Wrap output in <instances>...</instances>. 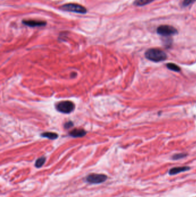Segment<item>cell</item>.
I'll use <instances>...</instances> for the list:
<instances>
[{
  "mask_svg": "<svg viewBox=\"0 0 196 197\" xmlns=\"http://www.w3.org/2000/svg\"><path fill=\"white\" fill-rule=\"evenodd\" d=\"M145 56L147 59L151 61L158 62L164 61L167 59V54L164 52L159 48H150L145 53Z\"/></svg>",
  "mask_w": 196,
  "mask_h": 197,
  "instance_id": "cell-1",
  "label": "cell"
},
{
  "mask_svg": "<svg viewBox=\"0 0 196 197\" xmlns=\"http://www.w3.org/2000/svg\"><path fill=\"white\" fill-rule=\"evenodd\" d=\"M59 9L61 10L66 11V12H74V13H81V14H85L87 12V9L85 7L80 4H73V3L64 4L61 6L59 7Z\"/></svg>",
  "mask_w": 196,
  "mask_h": 197,
  "instance_id": "cell-2",
  "label": "cell"
},
{
  "mask_svg": "<svg viewBox=\"0 0 196 197\" xmlns=\"http://www.w3.org/2000/svg\"><path fill=\"white\" fill-rule=\"evenodd\" d=\"M157 32L158 34L163 36H171L178 34V30L176 28L169 25L159 26L157 28Z\"/></svg>",
  "mask_w": 196,
  "mask_h": 197,
  "instance_id": "cell-3",
  "label": "cell"
},
{
  "mask_svg": "<svg viewBox=\"0 0 196 197\" xmlns=\"http://www.w3.org/2000/svg\"><path fill=\"white\" fill-rule=\"evenodd\" d=\"M57 110L64 114H69L74 110V104L70 101H62L56 104Z\"/></svg>",
  "mask_w": 196,
  "mask_h": 197,
  "instance_id": "cell-4",
  "label": "cell"
},
{
  "mask_svg": "<svg viewBox=\"0 0 196 197\" xmlns=\"http://www.w3.org/2000/svg\"><path fill=\"white\" fill-rule=\"evenodd\" d=\"M108 177L104 174H92L88 175L86 180L87 182L93 184H99L105 182Z\"/></svg>",
  "mask_w": 196,
  "mask_h": 197,
  "instance_id": "cell-5",
  "label": "cell"
},
{
  "mask_svg": "<svg viewBox=\"0 0 196 197\" xmlns=\"http://www.w3.org/2000/svg\"><path fill=\"white\" fill-rule=\"evenodd\" d=\"M22 23L24 25L30 27H44L47 25V22L44 21L35 20H23Z\"/></svg>",
  "mask_w": 196,
  "mask_h": 197,
  "instance_id": "cell-6",
  "label": "cell"
},
{
  "mask_svg": "<svg viewBox=\"0 0 196 197\" xmlns=\"http://www.w3.org/2000/svg\"><path fill=\"white\" fill-rule=\"evenodd\" d=\"M190 167L187 166H184V167H174L170 169L168 172V174L170 175H174L176 174H178L181 172H186L189 170H190Z\"/></svg>",
  "mask_w": 196,
  "mask_h": 197,
  "instance_id": "cell-7",
  "label": "cell"
},
{
  "mask_svg": "<svg viewBox=\"0 0 196 197\" xmlns=\"http://www.w3.org/2000/svg\"><path fill=\"white\" fill-rule=\"evenodd\" d=\"M86 132H85L83 129H75L72 130L70 133V136L72 137H82L86 135Z\"/></svg>",
  "mask_w": 196,
  "mask_h": 197,
  "instance_id": "cell-8",
  "label": "cell"
},
{
  "mask_svg": "<svg viewBox=\"0 0 196 197\" xmlns=\"http://www.w3.org/2000/svg\"><path fill=\"white\" fill-rule=\"evenodd\" d=\"M154 0H135L134 2V5L137 7H143L151 3Z\"/></svg>",
  "mask_w": 196,
  "mask_h": 197,
  "instance_id": "cell-9",
  "label": "cell"
},
{
  "mask_svg": "<svg viewBox=\"0 0 196 197\" xmlns=\"http://www.w3.org/2000/svg\"><path fill=\"white\" fill-rule=\"evenodd\" d=\"M41 136L43 137H45L50 139H55L58 137V135L57 133L52 132H45L41 134Z\"/></svg>",
  "mask_w": 196,
  "mask_h": 197,
  "instance_id": "cell-10",
  "label": "cell"
},
{
  "mask_svg": "<svg viewBox=\"0 0 196 197\" xmlns=\"http://www.w3.org/2000/svg\"><path fill=\"white\" fill-rule=\"evenodd\" d=\"M166 66H167V67L171 70H173V71H177V72H179L181 71V68L178 65H177L174 63H167L166 65Z\"/></svg>",
  "mask_w": 196,
  "mask_h": 197,
  "instance_id": "cell-11",
  "label": "cell"
},
{
  "mask_svg": "<svg viewBox=\"0 0 196 197\" xmlns=\"http://www.w3.org/2000/svg\"><path fill=\"white\" fill-rule=\"evenodd\" d=\"M45 157H41L40 158H39L37 160H36V162H35V167L37 168H40L41 167L43 164L45 163Z\"/></svg>",
  "mask_w": 196,
  "mask_h": 197,
  "instance_id": "cell-12",
  "label": "cell"
},
{
  "mask_svg": "<svg viewBox=\"0 0 196 197\" xmlns=\"http://www.w3.org/2000/svg\"><path fill=\"white\" fill-rule=\"evenodd\" d=\"M187 154L186 153H178V154H176L174 155L173 156L172 159L174 160H179L181 159H183L185 157L187 156Z\"/></svg>",
  "mask_w": 196,
  "mask_h": 197,
  "instance_id": "cell-13",
  "label": "cell"
},
{
  "mask_svg": "<svg viewBox=\"0 0 196 197\" xmlns=\"http://www.w3.org/2000/svg\"><path fill=\"white\" fill-rule=\"evenodd\" d=\"M196 0H184L182 3V6L184 7H186L193 3H194Z\"/></svg>",
  "mask_w": 196,
  "mask_h": 197,
  "instance_id": "cell-14",
  "label": "cell"
},
{
  "mask_svg": "<svg viewBox=\"0 0 196 197\" xmlns=\"http://www.w3.org/2000/svg\"><path fill=\"white\" fill-rule=\"evenodd\" d=\"M72 125H73V124L71 122H68L66 123V124L64 125V128L66 129H68V128H71V126H72Z\"/></svg>",
  "mask_w": 196,
  "mask_h": 197,
  "instance_id": "cell-15",
  "label": "cell"
}]
</instances>
